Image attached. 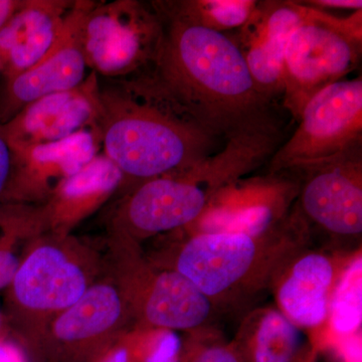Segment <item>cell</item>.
<instances>
[{
    "label": "cell",
    "instance_id": "cell-9",
    "mask_svg": "<svg viewBox=\"0 0 362 362\" xmlns=\"http://www.w3.org/2000/svg\"><path fill=\"white\" fill-rule=\"evenodd\" d=\"M90 4H81L69 13L63 33L42 61L7 78L0 90V123L6 124L30 105L45 98L78 89L88 64L84 28Z\"/></svg>",
    "mask_w": 362,
    "mask_h": 362
},
{
    "label": "cell",
    "instance_id": "cell-22",
    "mask_svg": "<svg viewBox=\"0 0 362 362\" xmlns=\"http://www.w3.org/2000/svg\"><path fill=\"white\" fill-rule=\"evenodd\" d=\"M182 342L173 330H161L143 352L141 362H180Z\"/></svg>",
    "mask_w": 362,
    "mask_h": 362
},
{
    "label": "cell",
    "instance_id": "cell-13",
    "mask_svg": "<svg viewBox=\"0 0 362 362\" xmlns=\"http://www.w3.org/2000/svg\"><path fill=\"white\" fill-rule=\"evenodd\" d=\"M16 304L28 310L59 311L75 304L87 288L84 272L58 247H37L21 264L13 283Z\"/></svg>",
    "mask_w": 362,
    "mask_h": 362
},
{
    "label": "cell",
    "instance_id": "cell-6",
    "mask_svg": "<svg viewBox=\"0 0 362 362\" xmlns=\"http://www.w3.org/2000/svg\"><path fill=\"white\" fill-rule=\"evenodd\" d=\"M298 121L289 140L272 156L269 175L303 173L361 148V77L339 81L319 92Z\"/></svg>",
    "mask_w": 362,
    "mask_h": 362
},
{
    "label": "cell",
    "instance_id": "cell-27",
    "mask_svg": "<svg viewBox=\"0 0 362 362\" xmlns=\"http://www.w3.org/2000/svg\"><path fill=\"white\" fill-rule=\"evenodd\" d=\"M0 362H25V359L14 345L0 342Z\"/></svg>",
    "mask_w": 362,
    "mask_h": 362
},
{
    "label": "cell",
    "instance_id": "cell-1",
    "mask_svg": "<svg viewBox=\"0 0 362 362\" xmlns=\"http://www.w3.org/2000/svg\"><path fill=\"white\" fill-rule=\"evenodd\" d=\"M163 26L151 73L157 86L214 137H230L270 116V100L257 89L228 33L156 9Z\"/></svg>",
    "mask_w": 362,
    "mask_h": 362
},
{
    "label": "cell",
    "instance_id": "cell-3",
    "mask_svg": "<svg viewBox=\"0 0 362 362\" xmlns=\"http://www.w3.org/2000/svg\"><path fill=\"white\" fill-rule=\"evenodd\" d=\"M308 239L294 211L278 228L262 235L199 232L180 247L173 270L221 311L272 289L281 268Z\"/></svg>",
    "mask_w": 362,
    "mask_h": 362
},
{
    "label": "cell",
    "instance_id": "cell-10",
    "mask_svg": "<svg viewBox=\"0 0 362 362\" xmlns=\"http://www.w3.org/2000/svg\"><path fill=\"white\" fill-rule=\"evenodd\" d=\"M299 181L279 175L233 181L223 188L197 221L199 232H243L262 235L287 218Z\"/></svg>",
    "mask_w": 362,
    "mask_h": 362
},
{
    "label": "cell",
    "instance_id": "cell-2",
    "mask_svg": "<svg viewBox=\"0 0 362 362\" xmlns=\"http://www.w3.org/2000/svg\"><path fill=\"white\" fill-rule=\"evenodd\" d=\"M105 154L122 177L176 175L213 154L209 134L148 75L97 94Z\"/></svg>",
    "mask_w": 362,
    "mask_h": 362
},
{
    "label": "cell",
    "instance_id": "cell-24",
    "mask_svg": "<svg viewBox=\"0 0 362 362\" xmlns=\"http://www.w3.org/2000/svg\"><path fill=\"white\" fill-rule=\"evenodd\" d=\"M20 266V261L13 252L0 247V289L11 285Z\"/></svg>",
    "mask_w": 362,
    "mask_h": 362
},
{
    "label": "cell",
    "instance_id": "cell-12",
    "mask_svg": "<svg viewBox=\"0 0 362 362\" xmlns=\"http://www.w3.org/2000/svg\"><path fill=\"white\" fill-rule=\"evenodd\" d=\"M300 247L281 268L272 289L279 310L302 330L327 323L331 295L349 259L326 250Z\"/></svg>",
    "mask_w": 362,
    "mask_h": 362
},
{
    "label": "cell",
    "instance_id": "cell-28",
    "mask_svg": "<svg viewBox=\"0 0 362 362\" xmlns=\"http://www.w3.org/2000/svg\"><path fill=\"white\" fill-rule=\"evenodd\" d=\"M101 362H136L126 349H118L105 356Z\"/></svg>",
    "mask_w": 362,
    "mask_h": 362
},
{
    "label": "cell",
    "instance_id": "cell-17",
    "mask_svg": "<svg viewBox=\"0 0 362 362\" xmlns=\"http://www.w3.org/2000/svg\"><path fill=\"white\" fill-rule=\"evenodd\" d=\"M122 314V299L115 288L96 285L86 290L75 304L59 314L52 332L63 342L90 341L110 331Z\"/></svg>",
    "mask_w": 362,
    "mask_h": 362
},
{
    "label": "cell",
    "instance_id": "cell-21",
    "mask_svg": "<svg viewBox=\"0 0 362 362\" xmlns=\"http://www.w3.org/2000/svg\"><path fill=\"white\" fill-rule=\"evenodd\" d=\"M180 362H246L235 341L226 343L218 340H204L185 354Z\"/></svg>",
    "mask_w": 362,
    "mask_h": 362
},
{
    "label": "cell",
    "instance_id": "cell-23",
    "mask_svg": "<svg viewBox=\"0 0 362 362\" xmlns=\"http://www.w3.org/2000/svg\"><path fill=\"white\" fill-rule=\"evenodd\" d=\"M13 165V150L7 139L4 124L0 123V197L11 180Z\"/></svg>",
    "mask_w": 362,
    "mask_h": 362
},
{
    "label": "cell",
    "instance_id": "cell-18",
    "mask_svg": "<svg viewBox=\"0 0 362 362\" xmlns=\"http://www.w3.org/2000/svg\"><path fill=\"white\" fill-rule=\"evenodd\" d=\"M362 322V256L350 258L338 278L329 305L328 326L337 349L349 340L361 338Z\"/></svg>",
    "mask_w": 362,
    "mask_h": 362
},
{
    "label": "cell",
    "instance_id": "cell-16",
    "mask_svg": "<svg viewBox=\"0 0 362 362\" xmlns=\"http://www.w3.org/2000/svg\"><path fill=\"white\" fill-rule=\"evenodd\" d=\"M246 362H313L317 349L278 309L252 314L235 340Z\"/></svg>",
    "mask_w": 362,
    "mask_h": 362
},
{
    "label": "cell",
    "instance_id": "cell-20",
    "mask_svg": "<svg viewBox=\"0 0 362 362\" xmlns=\"http://www.w3.org/2000/svg\"><path fill=\"white\" fill-rule=\"evenodd\" d=\"M121 180L122 175L112 164L90 168L71 175L64 185V194L69 197H81L107 192L115 187Z\"/></svg>",
    "mask_w": 362,
    "mask_h": 362
},
{
    "label": "cell",
    "instance_id": "cell-5",
    "mask_svg": "<svg viewBox=\"0 0 362 362\" xmlns=\"http://www.w3.org/2000/svg\"><path fill=\"white\" fill-rule=\"evenodd\" d=\"M304 6L284 62V105L297 121L312 98L356 69L362 49L361 11L339 18Z\"/></svg>",
    "mask_w": 362,
    "mask_h": 362
},
{
    "label": "cell",
    "instance_id": "cell-7",
    "mask_svg": "<svg viewBox=\"0 0 362 362\" xmlns=\"http://www.w3.org/2000/svg\"><path fill=\"white\" fill-rule=\"evenodd\" d=\"M294 211L308 235L320 233L339 252L352 251L362 238V150L305 170Z\"/></svg>",
    "mask_w": 362,
    "mask_h": 362
},
{
    "label": "cell",
    "instance_id": "cell-8",
    "mask_svg": "<svg viewBox=\"0 0 362 362\" xmlns=\"http://www.w3.org/2000/svg\"><path fill=\"white\" fill-rule=\"evenodd\" d=\"M163 26L158 14L137 2L117 4L113 11L90 8L85 21L84 47L89 66L108 75H123L153 65Z\"/></svg>",
    "mask_w": 362,
    "mask_h": 362
},
{
    "label": "cell",
    "instance_id": "cell-14",
    "mask_svg": "<svg viewBox=\"0 0 362 362\" xmlns=\"http://www.w3.org/2000/svg\"><path fill=\"white\" fill-rule=\"evenodd\" d=\"M69 13L66 2L23 1L0 30V61L6 78L32 68L52 51Z\"/></svg>",
    "mask_w": 362,
    "mask_h": 362
},
{
    "label": "cell",
    "instance_id": "cell-25",
    "mask_svg": "<svg viewBox=\"0 0 362 362\" xmlns=\"http://www.w3.org/2000/svg\"><path fill=\"white\" fill-rule=\"evenodd\" d=\"M299 2L304 6L320 9V11H325L326 8H337L358 11L362 9L361 0H307V1Z\"/></svg>",
    "mask_w": 362,
    "mask_h": 362
},
{
    "label": "cell",
    "instance_id": "cell-4",
    "mask_svg": "<svg viewBox=\"0 0 362 362\" xmlns=\"http://www.w3.org/2000/svg\"><path fill=\"white\" fill-rule=\"evenodd\" d=\"M246 170L242 151L226 144L187 170L140 183L121 209L118 223L138 237L192 225L216 194Z\"/></svg>",
    "mask_w": 362,
    "mask_h": 362
},
{
    "label": "cell",
    "instance_id": "cell-26",
    "mask_svg": "<svg viewBox=\"0 0 362 362\" xmlns=\"http://www.w3.org/2000/svg\"><path fill=\"white\" fill-rule=\"evenodd\" d=\"M23 1L0 0V30L8 23L14 13L20 8Z\"/></svg>",
    "mask_w": 362,
    "mask_h": 362
},
{
    "label": "cell",
    "instance_id": "cell-19",
    "mask_svg": "<svg viewBox=\"0 0 362 362\" xmlns=\"http://www.w3.org/2000/svg\"><path fill=\"white\" fill-rule=\"evenodd\" d=\"M252 0H189L163 2L159 8L194 25L228 33L245 25L254 13Z\"/></svg>",
    "mask_w": 362,
    "mask_h": 362
},
{
    "label": "cell",
    "instance_id": "cell-11",
    "mask_svg": "<svg viewBox=\"0 0 362 362\" xmlns=\"http://www.w3.org/2000/svg\"><path fill=\"white\" fill-rule=\"evenodd\" d=\"M305 21L298 1H258L251 18L233 33L257 89L267 99L284 94V62L293 33Z\"/></svg>",
    "mask_w": 362,
    "mask_h": 362
},
{
    "label": "cell",
    "instance_id": "cell-15",
    "mask_svg": "<svg viewBox=\"0 0 362 362\" xmlns=\"http://www.w3.org/2000/svg\"><path fill=\"white\" fill-rule=\"evenodd\" d=\"M220 311L189 280L175 270L161 272L143 299V316L162 330L206 331Z\"/></svg>",
    "mask_w": 362,
    "mask_h": 362
},
{
    "label": "cell",
    "instance_id": "cell-29",
    "mask_svg": "<svg viewBox=\"0 0 362 362\" xmlns=\"http://www.w3.org/2000/svg\"><path fill=\"white\" fill-rule=\"evenodd\" d=\"M0 327H1V318H0Z\"/></svg>",
    "mask_w": 362,
    "mask_h": 362
}]
</instances>
